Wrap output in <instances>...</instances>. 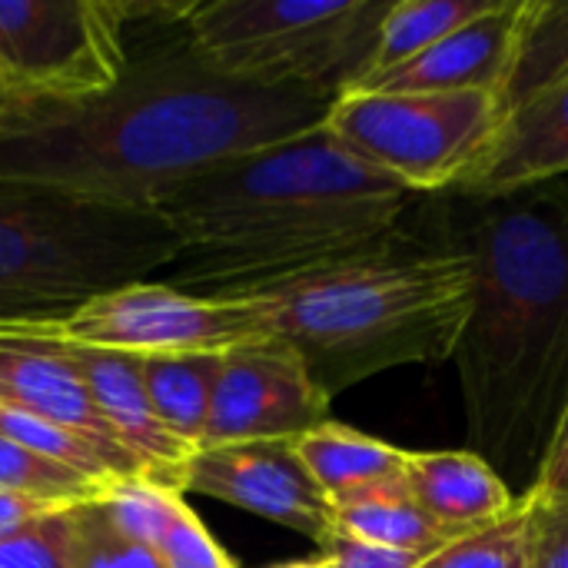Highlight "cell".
Masks as SVG:
<instances>
[{"label": "cell", "instance_id": "25", "mask_svg": "<svg viewBox=\"0 0 568 568\" xmlns=\"http://www.w3.org/2000/svg\"><path fill=\"white\" fill-rule=\"evenodd\" d=\"M70 523V568H166L153 549L126 536L110 509L80 503L67 513Z\"/></svg>", "mask_w": 568, "mask_h": 568}, {"label": "cell", "instance_id": "10", "mask_svg": "<svg viewBox=\"0 0 568 568\" xmlns=\"http://www.w3.org/2000/svg\"><path fill=\"white\" fill-rule=\"evenodd\" d=\"M333 399L293 346L270 336L223 353L203 446L300 439L329 419Z\"/></svg>", "mask_w": 568, "mask_h": 568}, {"label": "cell", "instance_id": "22", "mask_svg": "<svg viewBox=\"0 0 568 568\" xmlns=\"http://www.w3.org/2000/svg\"><path fill=\"white\" fill-rule=\"evenodd\" d=\"M568 80V0H523L506 110Z\"/></svg>", "mask_w": 568, "mask_h": 568}, {"label": "cell", "instance_id": "20", "mask_svg": "<svg viewBox=\"0 0 568 568\" xmlns=\"http://www.w3.org/2000/svg\"><path fill=\"white\" fill-rule=\"evenodd\" d=\"M223 353H180V356H143V386L150 406L163 419V426L190 443L203 446L216 379H220Z\"/></svg>", "mask_w": 568, "mask_h": 568}, {"label": "cell", "instance_id": "28", "mask_svg": "<svg viewBox=\"0 0 568 568\" xmlns=\"http://www.w3.org/2000/svg\"><path fill=\"white\" fill-rule=\"evenodd\" d=\"M320 552L333 562V568H419L426 562L423 556L383 549V546L353 539L346 532H333Z\"/></svg>", "mask_w": 568, "mask_h": 568}, {"label": "cell", "instance_id": "23", "mask_svg": "<svg viewBox=\"0 0 568 568\" xmlns=\"http://www.w3.org/2000/svg\"><path fill=\"white\" fill-rule=\"evenodd\" d=\"M536 552V503L529 493L519 496V506L469 536H459L419 568H532Z\"/></svg>", "mask_w": 568, "mask_h": 568}, {"label": "cell", "instance_id": "7", "mask_svg": "<svg viewBox=\"0 0 568 568\" xmlns=\"http://www.w3.org/2000/svg\"><path fill=\"white\" fill-rule=\"evenodd\" d=\"M503 120L506 100L486 90L343 93L323 130L413 196H446L483 156Z\"/></svg>", "mask_w": 568, "mask_h": 568}, {"label": "cell", "instance_id": "17", "mask_svg": "<svg viewBox=\"0 0 568 568\" xmlns=\"http://www.w3.org/2000/svg\"><path fill=\"white\" fill-rule=\"evenodd\" d=\"M103 506L126 536L153 549L166 568H236L186 506L183 493L163 489L150 479H120Z\"/></svg>", "mask_w": 568, "mask_h": 568}, {"label": "cell", "instance_id": "19", "mask_svg": "<svg viewBox=\"0 0 568 568\" xmlns=\"http://www.w3.org/2000/svg\"><path fill=\"white\" fill-rule=\"evenodd\" d=\"M333 532H346L353 539H363V542H373L383 549H396V552H413L423 559L436 556L439 549H446L449 542L459 539L449 529H443L439 523H433L406 496L403 483L333 503Z\"/></svg>", "mask_w": 568, "mask_h": 568}, {"label": "cell", "instance_id": "13", "mask_svg": "<svg viewBox=\"0 0 568 568\" xmlns=\"http://www.w3.org/2000/svg\"><path fill=\"white\" fill-rule=\"evenodd\" d=\"M0 406L60 426L87 439L123 479H143L136 459L120 446L100 416L80 373L50 346L17 336H0Z\"/></svg>", "mask_w": 568, "mask_h": 568}, {"label": "cell", "instance_id": "29", "mask_svg": "<svg viewBox=\"0 0 568 568\" xmlns=\"http://www.w3.org/2000/svg\"><path fill=\"white\" fill-rule=\"evenodd\" d=\"M532 568H568V503H556V506L536 503Z\"/></svg>", "mask_w": 568, "mask_h": 568}, {"label": "cell", "instance_id": "6", "mask_svg": "<svg viewBox=\"0 0 568 568\" xmlns=\"http://www.w3.org/2000/svg\"><path fill=\"white\" fill-rule=\"evenodd\" d=\"M393 0H200L186 3L193 50L253 87L343 93L366 67Z\"/></svg>", "mask_w": 568, "mask_h": 568}, {"label": "cell", "instance_id": "30", "mask_svg": "<svg viewBox=\"0 0 568 568\" xmlns=\"http://www.w3.org/2000/svg\"><path fill=\"white\" fill-rule=\"evenodd\" d=\"M536 503L542 506H556V503H568V413L546 453V463L536 476V483L526 489Z\"/></svg>", "mask_w": 568, "mask_h": 568}, {"label": "cell", "instance_id": "9", "mask_svg": "<svg viewBox=\"0 0 568 568\" xmlns=\"http://www.w3.org/2000/svg\"><path fill=\"white\" fill-rule=\"evenodd\" d=\"M126 0H0V83L23 103H77L113 90L130 67Z\"/></svg>", "mask_w": 568, "mask_h": 568}, {"label": "cell", "instance_id": "33", "mask_svg": "<svg viewBox=\"0 0 568 568\" xmlns=\"http://www.w3.org/2000/svg\"><path fill=\"white\" fill-rule=\"evenodd\" d=\"M13 106H17V103H13V97H10V93L3 90V83H0V116H7Z\"/></svg>", "mask_w": 568, "mask_h": 568}, {"label": "cell", "instance_id": "26", "mask_svg": "<svg viewBox=\"0 0 568 568\" xmlns=\"http://www.w3.org/2000/svg\"><path fill=\"white\" fill-rule=\"evenodd\" d=\"M0 436L60 463V466H70L90 479H100V483H116L123 476L113 473V466L103 459V453H97L87 439L60 429V426H50L43 419H33V416H23L17 409H7L0 406Z\"/></svg>", "mask_w": 568, "mask_h": 568}, {"label": "cell", "instance_id": "4", "mask_svg": "<svg viewBox=\"0 0 568 568\" xmlns=\"http://www.w3.org/2000/svg\"><path fill=\"white\" fill-rule=\"evenodd\" d=\"M246 296L260 303L270 336L293 346L336 399L379 373L453 359L473 316L476 266L419 213V226L403 223L359 253Z\"/></svg>", "mask_w": 568, "mask_h": 568}, {"label": "cell", "instance_id": "15", "mask_svg": "<svg viewBox=\"0 0 568 568\" xmlns=\"http://www.w3.org/2000/svg\"><path fill=\"white\" fill-rule=\"evenodd\" d=\"M523 0H496L493 10L446 33L409 63L386 70L353 93H453V90H506ZM343 97V93H339Z\"/></svg>", "mask_w": 568, "mask_h": 568}, {"label": "cell", "instance_id": "12", "mask_svg": "<svg viewBox=\"0 0 568 568\" xmlns=\"http://www.w3.org/2000/svg\"><path fill=\"white\" fill-rule=\"evenodd\" d=\"M43 346L57 349L80 373L100 416L106 419L120 446L136 459L143 479L163 489L183 493L186 466L196 449L183 443L180 436H173L156 416V409L150 406L140 356L87 349V346H60V343H43Z\"/></svg>", "mask_w": 568, "mask_h": 568}, {"label": "cell", "instance_id": "18", "mask_svg": "<svg viewBox=\"0 0 568 568\" xmlns=\"http://www.w3.org/2000/svg\"><path fill=\"white\" fill-rule=\"evenodd\" d=\"M293 446L329 503L403 483L406 449L336 419H326L323 426L303 433L300 439H293Z\"/></svg>", "mask_w": 568, "mask_h": 568}, {"label": "cell", "instance_id": "1", "mask_svg": "<svg viewBox=\"0 0 568 568\" xmlns=\"http://www.w3.org/2000/svg\"><path fill=\"white\" fill-rule=\"evenodd\" d=\"M130 50L123 80L77 103H23L0 116V186L156 213L190 180L323 130L339 93L253 87L213 70L183 30Z\"/></svg>", "mask_w": 568, "mask_h": 568}, {"label": "cell", "instance_id": "14", "mask_svg": "<svg viewBox=\"0 0 568 568\" xmlns=\"http://www.w3.org/2000/svg\"><path fill=\"white\" fill-rule=\"evenodd\" d=\"M562 176H568V80L506 110L483 156L446 196H513Z\"/></svg>", "mask_w": 568, "mask_h": 568}, {"label": "cell", "instance_id": "21", "mask_svg": "<svg viewBox=\"0 0 568 568\" xmlns=\"http://www.w3.org/2000/svg\"><path fill=\"white\" fill-rule=\"evenodd\" d=\"M493 7L496 0H393L366 67L343 93H353L366 80L409 63L423 50L439 43L446 33L466 27L469 20L483 17Z\"/></svg>", "mask_w": 568, "mask_h": 568}, {"label": "cell", "instance_id": "8", "mask_svg": "<svg viewBox=\"0 0 568 568\" xmlns=\"http://www.w3.org/2000/svg\"><path fill=\"white\" fill-rule=\"evenodd\" d=\"M0 336L87 346L143 359L230 353L236 346L270 339V329L260 303L250 296H196L156 280H143L100 293L63 316L0 323Z\"/></svg>", "mask_w": 568, "mask_h": 568}, {"label": "cell", "instance_id": "11", "mask_svg": "<svg viewBox=\"0 0 568 568\" xmlns=\"http://www.w3.org/2000/svg\"><path fill=\"white\" fill-rule=\"evenodd\" d=\"M183 493L270 519L313 539L320 549L333 536V503L303 466L293 439L200 446L186 466Z\"/></svg>", "mask_w": 568, "mask_h": 568}, {"label": "cell", "instance_id": "16", "mask_svg": "<svg viewBox=\"0 0 568 568\" xmlns=\"http://www.w3.org/2000/svg\"><path fill=\"white\" fill-rule=\"evenodd\" d=\"M403 489L433 523H439L453 536H469L506 519L523 496L513 493L509 483L469 449H406Z\"/></svg>", "mask_w": 568, "mask_h": 568}, {"label": "cell", "instance_id": "2", "mask_svg": "<svg viewBox=\"0 0 568 568\" xmlns=\"http://www.w3.org/2000/svg\"><path fill=\"white\" fill-rule=\"evenodd\" d=\"M436 200L423 216L476 266L453 356L469 453L529 489L568 413V186Z\"/></svg>", "mask_w": 568, "mask_h": 568}, {"label": "cell", "instance_id": "32", "mask_svg": "<svg viewBox=\"0 0 568 568\" xmlns=\"http://www.w3.org/2000/svg\"><path fill=\"white\" fill-rule=\"evenodd\" d=\"M270 568H333V562L320 552L313 559H296V562H283V566H270Z\"/></svg>", "mask_w": 568, "mask_h": 568}, {"label": "cell", "instance_id": "5", "mask_svg": "<svg viewBox=\"0 0 568 568\" xmlns=\"http://www.w3.org/2000/svg\"><path fill=\"white\" fill-rule=\"evenodd\" d=\"M180 253L160 213L0 186V323L63 316L166 273Z\"/></svg>", "mask_w": 568, "mask_h": 568}, {"label": "cell", "instance_id": "24", "mask_svg": "<svg viewBox=\"0 0 568 568\" xmlns=\"http://www.w3.org/2000/svg\"><path fill=\"white\" fill-rule=\"evenodd\" d=\"M0 489L30 496V499H43V503H57V506H80V503L106 499L113 483L90 479L70 466H60V463L0 436Z\"/></svg>", "mask_w": 568, "mask_h": 568}, {"label": "cell", "instance_id": "3", "mask_svg": "<svg viewBox=\"0 0 568 568\" xmlns=\"http://www.w3.org/2000/svg\"><path fill=\"white\" fill-rule=\"evenodd\" d=\"M413 193L326 130L230 160L160 203L183 253L166 286L236 300L393 236Z\"/></svg>", "mask_w": 568, "mask_h": 568}, {"label": "cell", "instance_id": "31", "mask_svg": "<svg viewBox=\"0 0 568 568\" xmlns=\"http://www.w3.org/2000/svg\"><path fill=\"white\" fill-rule=\"evenodd\" d=\"M63 509H73V506H57V503H43V499H30V496L0 489V542L40 526L43 519H50Z\"/></svg>", "mask_w": 568, "mask_h": 568}, {"label": "cell", "instance_id": "27", "mask_svg": "<svg viewBox=\"0 0 568 568\" xmlns=\"http://www.w3.org/2000/svg\"><path fill=\"white\" fill-rule=\"evenodd\" d=\"M67 513L0 542V568H70V523Z\"/></svg>", "mask_w": 568, "mask_h": 568}]
</instances>
